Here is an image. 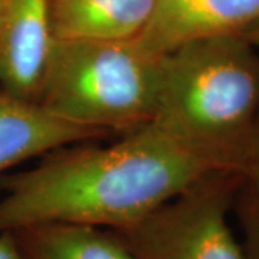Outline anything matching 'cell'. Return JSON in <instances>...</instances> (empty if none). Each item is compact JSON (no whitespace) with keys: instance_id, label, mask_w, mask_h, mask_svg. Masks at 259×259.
Listing matches in <instances>:
<instances>
[{"instance_id":"cell-1","label":"cell","mask_w":259,"mask_h":259,"mask_svg":"<svg viewBox=\"0 0 259 259\" xmlns=\"http://www.w3.org/2000/svg\"><path fill=\"white\" fill-rule=\"evenodd\" d=\"M83 143L0 182V233L49 222L120 231L218 171L150 122L111 146Z\"/></svg>"},{"instance_id":"cell-2","label":"cell","mask_w":259,"mask_h":259,"mask_svg":"<svg viewBox=\"0 0 259 259\" xmlns=\"http://www.w3.org/2000/svg\"><path fill=\"white\" fill-rule=\"evenodd\" d=\"M259 118V51L242 35L199 37L160 59L150 124L207 164L241 177Z\"/></svg>"},{"instance_id":"cell-3","label":"cell","mask_w":259,"mask_h":259,"mask_svg":"<svg viewBox=\"0 0 259 259\" xmlns=\"http://www.w3.org/2000/svg\"><path fill=\"white\" fill-rule=\"evenodd\" d=\"M160 59L137 37L52 40L36 102L69 122L130 133L153 120Z\"/></svg>"},{"instance_id":"cell-4","label":"cell","mask_w":259,"mask_h":259,"mask_svg":"<svg viewBox=\"0 0 259 259\" xmlns=\"http://www.w3.org/2000/svg\"><path fill=\"white\" fill-rule=\"evenodd\" d=\"M242 177L216 171L114 231L133 259H246L229 213Z\"/></svg>"},{"instance_id":"cell-5","label":"cell","mask_w":259,"mask_h":259,"mask_svg":"<svg viewBox=\"0 0 259 259\" xmlns=\"http://www.w3.org/2000/svg\"><path fill=\"white\" fill-rule=\"evenodd\" d=\"M48 0H3L0 10V88L36 102L52 47Z\"/></svg>"},{"instance_id":"cell-6","label":"cell","mask_w":259,"mask_h":259,"mask_svg":"<svg viewBox=\"0 0 259 259\" xmlns=\"http://www.w3.org/2000/svg\"><path fill=\"white\" fill-rule=\"evenodd\" d=\"M259 23V0H156L153 18L137 39L151 54L199 37L243 35Z\"/></svg>"},{"instance_id":"cell-7","label":"cell","mask_w":259,"mask_h":259,"mask_svg":"<svg viewBox=\"0 0 259 259\" xmlns=\"http://www.w3.org/2000/svg\"><path fill=\"white\" fill-rule=\"evenodd\" d=\"M104 134L101 130L59 118L37 102L0 88V173L29 158Z\"/></svg>"},{"instance_id":"cell-8","label":"cell","mask_w":259,"mask_h":259,"mask_svg":"<svg viewBox=\"0 0 259 259\" xmlns=\"http://www.w3.org/2000/svg\"><path fill=\"white\" fill-rule=\"evenodd\" d=\"M156 0H48L54 40H127L153 18Z\"/></svg>"},{"instance_id":"cell-9","label":"cell","mask_w":259,"mask_h":259,"mask_svg":"<svg viewBox=\"0 0 259 259\" xmlns=\"http://www.w3.org/2000/svg\"><path fill=\"white\" fill-rule=\"evenodd\" d=\"M23 259H133L111 229L76 223H37L12 231Z\"/></svg>"},{"instance_id":"cell-10","label":"cell","mask_w":259,"mask_h":259,"mask_svg":"<svg viewBox=\"0 0 259 259\" xmlns=\"http://www.w3.org/2000/svg\"><path fill=\"white\" fill-rule=\"evenodd\" d=\"M246 259H259V194L245 186L233 202Z\"/></svg>"},{"instance_id":"cell-11","label":"cell","mask_w":259,"mask_h":259,"mask_svg":"<svg viewBox=\"0 0 259 259\" xmlns=\"http://www.w3.org/2000/svg\"><path fill=\"white\" fill-rule=\"evenodd\" d=\"M241 177L246 180V186L250 190L259 194V118L250 137Z\"/></svg>"},{"instance_id":"cell-12","label":"cell","mask_w":259,"mask_h":259,"mask_svg":"<svg viewBox=\"0 0 259 259\" xmlns=\"http://www.w3.org/2000/svg\"><path fill=\"white\" fill-rule=\"evenodd\" d=\"M0 259H23L10 232L0 233Z\"/></svg>"},{"instance_id":"cell-13","label":"cell","mask_w":259,"mask_h":259,"mask_svg":"<svg viewBox=\"0 0 259 259\" xmlns=\"http://www.w3.org/2000/svg\"><path fill=\"white\" fill-rule=\"evenodd\" d=\"M242 36L245 37V39H248L250 44L259 51V23L255 25L253 28H250L249 30H246Z\"/></svg>"},{"instance_id":"cell-14","label":"cell","mask_w":259,"mask_h":259,"mask_svg":"<svg viewBox=\"0 0 259 259\" xmlns=\"http://www.w3.org/2000/svg\"><path fill=\"white\" fill-rule=\"evenodd\" d=\"M2 5H3V0H0V10H2Z\"/></svg>"}]
</instances>
